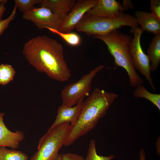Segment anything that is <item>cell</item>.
I'll return each mask as SVG.
<instances>
[{
  "label": "cell",
  "instance_id": "obj_1",
  "mask_svg": "<svg viewBox=\"0 0 160 160\" xmlns=\"http://www.w3.org/2000/svg\"><path fill=\"white\" fill-rule=\"evenodd\" d=\"M23 53L29 64L50 78L60 82L71 76L62 45L45 35L33 37L24 44Z\"/></svg>",
  "mask_w": 160,
  "mask_h": 160
},
{
  "label": "cell",
  "instance_id": "obj_2",
  "mask_svg": "<svg viewBox=\"0 0 160 160\" xmlns=\"http://www.w3.org/2000/svg\"><path fill=\"white\" fill-rule=\"evenodd\" d=\"M118 97L115 93L95 89L84 101L79 118L71 127L65 145H71L79 137L94 129Z\"/></svg>",
  "mask_w": 160,
  "mask_h": 160
},
{
  "label": "cell",
  "instance_id": "obj_3",
  "mask_svg": "<svg viewBox=\"0 0 160 160\" xmlns=\"http://www.w3.org/2000/svg\"><path fill=\"white\" fill-rule=\"evenodd\" d=\"M93 37L105 44L109 53L114 58L115 65L123 68L127 71L129 84L132 87L136 88L143 84V80L136 71L130 52L129 45L132 38L131 36L116 29L104 35H94Z\"/></svg>",
  "mask_w": 160,
  "mask_h": 160
},
{
  "label": "cell",
  "instance_id": "obj_4",
  "mask_svg": "<svg viewBox=\"0 0 160 160\" xmlns=\"http://www.w3.org/2000/svg\"><path fill=\"white\" fill-rule=\"evenodd\" d=\"M123 26L133 28L138 26V25L134 17L123 12L112 18L95 17L86 13L75 28L88 36H93L104 35Z\"/></svg>",
  "mask_w": 160,
  "mask_h": 160
},
{
  "label": "cell",
  "instance_id": "obj_5",
  "mask_svg": "<svg viewBox=\"0 0 160 160\" xmlns=\"http://www.w3.org/2000/svg\"><path fill=\"white\" fill-rule=\"evenodd\" d=\"M71 128L70 123L66 122L48 130L40 139L38 150L30 160H56L60 149L65 145Z\"/></svg>",
  "mask_w": 160,
  "mask_h": 160
},
{
  "label": "cell",
  "instance_id": "obj_6",
  "mask_svg": "<svg viewBox=\"0 0 160 160\" xmlns=\"http://www.w3.org/2000/svg\"><path fill=\"white\" fill-rule=\"evenodd\" d=\"M104 67L103 65H100L95 68L78 81L64 87L61 92L62 104L73 106L78 104L82 98L88 96L93 78Z\"/></svg>",
  "mask_w": 160,
  "mask_h": 160
},
{
  "label": "cell",
  "instance_id": "obj_7",
  "mask_svg": "<svg viewBox=\"0 0 160 160\" xmlns=\"http://www.w3.org/2000/svg\"><path fill=\"white\" fill-rule=\"evenodd\" d=\"M144 31L139 26L131 28L130 32L133 34L134 37L130 42L129 50L135 68L145 77L153 90L155 91L156 88L150 73V62L147 55L143 52L140 43L141 36Z\"/></svg>",
  "mask_w": 160,
  "mask_h": 160
},
{
  "label": "cell",
  "instance_id": "obj_8",
  "mask_svg": "<svg viewBox=\"0 0 160 160\" xmlns=\"http://www.w3.org/2000/svg\"><path fill=\"white\" fill-rule=\"evenodd\" d=\"M22 17L40 30L48 27L58 30L62 21L49 9L44 7H34L23 14Z\"/></svg>",
  "mask_w": 160,
  "mask_h": 160
},
{
  "label": "cell",
  "instance_id": "obj_9",
  "mask_svg": "<svg viewBox=\"0 0 160 160\" xmlns=\"http://www.w3.org/2000/svg\"><path fill=\"white\" fill-rule=\"evenodd\" d=\"M98 0L76 1L68 15L62 20L58 30L63 32H71L84 15L96 5Z\"/></svg>",
  "mask_w": 160,
  "mask_h": 160
},
{
  "label": "cell",
  "instance_id": "obj_10",
  "mask_svg": "<svg viewBox=\"0 0 160 160\" xmlns=\"http://www.w3.org/2000/svg\"><path fill=\"white\" fill-rule=\"evenodd\" d=\"M124 11L119 1L115 0H98L96 5L87 13L94 16L112 18Z\"/></svg>",
  "mask_w": 160,
  "mask_h": 160
},
{
  "label": "cell",
  "instance_id": "obj_11",
  "mask_svg": "<svg viewBox=\"0 0 160 160\" xmlns=\"http://www.w3.org/2000/svg\"><path fill=\"white\" fill-rule=\"evenodd\" d=\"M84 98H82L75 106H69L62 104L58 108L56 119L48 131L66 122L69 123L71 127H73L79 118L83 106Z\"/></svg>",
  "mask_w": 160,
  "mask_h": 160
},
{
  "label": "cell",
  "instance_id": "obj_12",
  "mask_svg": "<svg viewBox=\"0 0 160 160\" xmlns=\"http://www.w3.org/2000/svg\"><path fill=\"white\" fill-rule=\"evenodd\" d=\"M4 113L0 112V146L16 148L24 139V133L18 130L13 132L9 129L4 121Z\"/></svg>",
  "mask_w": 160,
  "mask_h": 160
},
{
  "label": "cell",
  "instance_id": "obj_13",
  "mask_svg": "<svg viewBox=\"0 0 160 160\" xmlns=\"http://www.w3.org/2000/svg\"><path fill=\"white\" fill-rule=\"evenodd\" d=\"M75 0H40V7L49 9L61 20L68 15L75 3Z\"/></svg>",
  "mask_w": 160,
  "mask_h": 160
},
{
  "label": "cell",
  "instance_id": "obj_14",
  "mask_svg": "<svg viewBox=\"0 0 160 160\" xmlns=\"http://www.w3.org/2000/svg\"><path fill=\"white\" fill-rule=\"evenodd\" d=\"M135 16L138 24L144 31L155 35L160 34V20L151 12L137 10L135 12Z\"/></svg>",
  "mask_w": 160,
  "mask_h": 160
},
{
  "label": "cell",
  "instance_id": "obj_15",
  "mask_svg": "<svg viewBox=\"0 0 160 160\" xmlns=\"http://www.w3.org/2000/svg\"><path fill=\"white\" fill-rule=\"evenodd\" d=\"M150 62L151 71H156L160 62V34L155 35L152 38L147 51Z\"/></svg>",
  "mask_w": 160,
  "mask_h": 160
},
{
  "label": "cell",
  "instance_id": "obj_16",
  "mask_svg": "<svg viewBox=\"0 0 160 160\" xmlns=\"http://www.w3.org/2000/svg\"><path fill=\"white\" fill-rule=\"evenodd\" d=\"M133 95L136 98H143L150 101L160 110V95L153 94L148 91L143 85L135 88Z\"/></svg>",
  "mask_w": 160,
  "mask_h": 160
},
{
  "label": "cell",
  "instance_id": "obj_17",
  "mask_svg": "<svg viewBox=\"0 0 160 160\" xmlns=\"http://www.w3.org/2000/svg\"><path fill=\"white\" fill-rule=\"evenodd\" d=\"M0 160H28V158L22 152L9 150L5 147L0 146Z\"/></svg>",
  "mask_w": 160,
  "mask_h": 160
},
{
  "label": "cell",
  "instance_id": "obj_18",
  "mask_svg": "<svg viewBox=\"0 0 160 160\" xmlns=\"http://www.w3.org/2000/svg\"><path fill=\"white\" fill-rule=\"evenodd\" d=\"M16 71L10 65H0V85L4 86L14 80Z\"/></svg>",
  "mask_w": 160,
  "mask_h": 160
},
{
  "label": "cell",
  "instance_id": "obj_19",
  "mask_svg": "<svg viewBox=\"0 0 160 160\" xmlns=\"http://www.w3.org/2000/svg\"><path fill=\"white\" fill-rule=\"evenodd\" d=\"M47 29L52 32L59 36L65 42L70 45L77 46L80 45L81 42L80 36L77 33L74 32H63L58 30L51 28L47 27Z\"/></svg>",
  "mask_w": 160,
  "mask_h": 160
},
{
  "label": "cell",
  "instance_id": "obj_20",
  "mask_svg": "<svg viewBox=\"0 0 160 160\" xmlns=\"http://www.w3.org/2000/svg\"><path fill=\"white\" fill-rule=\"evenodd\" d=\"M96 142L92 139L89 144L87 156L84 160H111L114 158L113 155L104 156L98 155L96 151Z\"/></svg>",
  "mask_w": 160,
  "mask_h": 160
},
{
  "label": "cell",
  "instance_id": "obj_21",
  "mask_svg": "<svg viewBox=\"0 0 160 160\" xmlns=\"http://www.w3.org/2000/svg\"><path fill=\"white\" fill-rule=\"evenodd\" d=\"M40 0H15L16 4L19 10L21 13L29 11L34 7L36 4H39Z\"/></svg>",
  "mask_w": 160,
  "mask_h": 160
},
{
  "label": "cell",
  "instance_id": "obj_22",
  "mask_svg": "<svg viewBox=\"0 0 160 160\" xmlns=\"http://www.w3.org/2000/svg\"><path fill=\"white\" fill-rule=\"evenodd\" d=\"M16 4L9 16L7 18L0 20V36L7 28L10 23L13 20L15 17L17 9Z\"/></svg>",
  "mask_w": 160,
  "mask_h": 160
},
{
  "label": "cell",
  "instance_id": "obj_23",
  "mask_svg": "<svg viewBox=\"0 0 160 160\" xmlns=\"http://www.w3.org/2000/svg\"><path fill=\"white\" fill-rule=\"evenodd\" d=\"M150 1L151 13L160 20V0H151Z\"/></svg>",
  "mask_w": 160,
  "mask_h": 160
},
{
  "label": "cell",
  "instance_id": "obj_24",
  "mask_svg": "<svg viewBox=\"0 0 160 160\" xmlns=\"http://www.w3.org/2000/svg\"><path fill=\"white\" fill-rule=\"evenodd\" d=\"M62 160H84L83 156L78 154L68 153L62 154Z\"/></svg>",
  "mask_w": 160,
  "mask_h": 160
},
{
  "label": "cell",
  "instance_id": "obj_25",
  "mask_svg": "<svg viewBox=\"0 0 160 160\" xmlns=\"http://www.w3.org/2000/svg\"><path fill=\"white\" fill-rule=\"evenodd\" d=\"M121 5L124 11L129 9L133 8V6L132 1L130 0H123Z\"/></svg>",
  "mask_w": 160,
  "mask_h": 160
},
{
  "label": "cell",
  "instance_id": "obj_26",
  "mask_svg": "<svg viewBox=\"0 0 160 160\" xmlns=\"http://www.w3.org/2000/svg\"><path fill=\"white\" fill-rule=\"evenodd\" d=\"M5 4L4 3L0 4V20H2V17L6 9Z\"/></svg>",
  "mask_w": 160,
  "mask_h": 160
},
{
  "label": "cell",
  "instance_id": "obj_27",
  "mask_svg": "<svg viewBox=\"0 0 160 160\" xmlns=\"http://www.w3.org/2000/svg\"><path fill=\"white\" fill-rule=\"evenodd\" d=\"M140 160H145V154L143 148H141L139 152Z\"/></svg>",
  "mask_w": 160,
  "mask_h": 160
},
{
  "label": "cell",
  "instance_id": "obj_28",
  "mask_svg": "<svg viewBox=\"0 0 160 160\" xmlns=\"http://www.w3.org/2000/svg\"><path fill=\"white\" fill-rule=\"evenodd\" d=\"M56 160H62V154H59V156Z\"/></svg>",
  "mask_w": 160,
  "mask_h": 160
},
{
  "label": "cell",
  "instance_id": "obj_29",
  "mask_svg": "<svg viewBox=\"0 0 160 160\" xmlns=\"http://www.w3.org/2000/svg\"><path fill=\"white\" fill-rule=\"evenodd\" d=\"M8 1L7 0H0V4L4 3L5 4L7 3Z\"/></svg>",
  "mask_w": 160,
  "mask_h": 160
}]
</instances>
